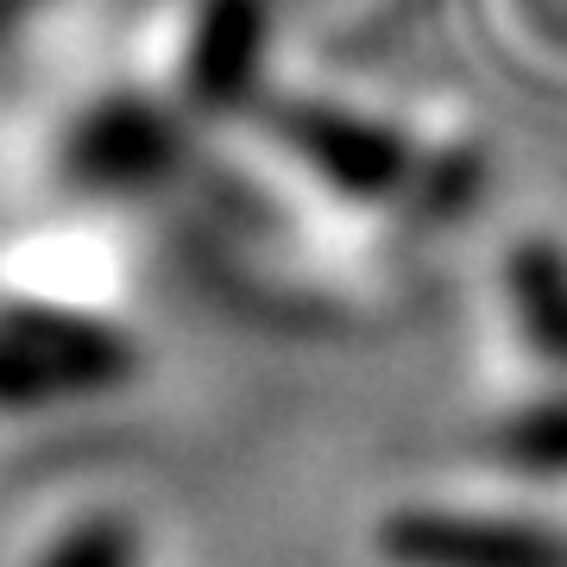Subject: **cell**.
Listing matches in <instances>:
<instances>
[{
  "mask_svg": "<svg viewBox=\"0 0 567 567\" xmlns=\"http://www.w3.org/2000/svg\"><path fill=\"white\" fill-rule=\"evenodd\" d=\"M278 133L297 145V158L316 171L322 183H334L341 196H360V203H379L398 183L410 177V152L404 140L379 121H360V114H341V107H284Z\"/></svg>",
  "mask_w": 567,
  "mask_h": 567,
  "instance_id": "obj_3",
  "label": "cell"
},
{
  "mask_svg": "<svg viewBox=\"0 0 567 567\" xmlns=\"http://www.w3.org/2000/svg\"><path fill=\"white\" fill-rule=\"evenodd\" d=\"M259 39H265L259 0H208L203 25H196V51H189V89L208 107H234L252 89Z\"/></svg>",
  "mask_w": 567,
  "mask_h": 567,
  "instance_id": "obj_5",
  "label": "cell"
},
{
  "mask_svg": "<svg viewBox=\"0 0 567 567\" xmlns=\"http://www.w3.org/2000/svg\"><path fill=\"white\" fill-rule=\"evenodd\" d=\"M133 341L63 309H0V410H44L133 379Z\"/></svg>",
  "mask_w": 567,
  "mask_h": 567,
  "instance_id": "obj_1",
  "label": "cell"
},
{
  "mask_svg": "<svg viewBox=\"0 0 567 567\" xmlns=\"http://www.w3.org/2000/svg\"><path fill=\"white\" fill-rule=\"evenodd\" d=\"M391 567H567V529L447 505H398L379 517Z\"/></svg>",
  "mask_w": 567,
  "mask_h": 567,
  "instance_id": "obj_2",
  "label": "cell"
},
{
  "mask_svg": "<svg viewBox=\"0 0 567 567\" xmlns=\"http://www.w3.org/2000/svg\"><path fill=\"white\" fill-rule=\"evenodd\" d=\"M492 454L524 480H567V391L511 410L492 429Z\"/></svg>",
  "mask_w": 567,
  "mask_h": 567,
  "instance_id": "obj_7",
  "label": "cell"
},
{
  "mask_svg": "<svg viewBox=\"0 0 567 567\" xmlns=\"http://www.w3.org/2000/svg\"><path fill=\"white\" fill-rule=\"evenodd\" d=\"M140 555H145L140 524L121 517V511H95L76 529H63L58 543L44 548L39 567H140Z\"/></svg>",
  "mask_w": 567,
  "mask_h": 567,
  "instance_id": "obj_8",
  "label": "cell"
},
{
  "mask_svg": "<svg viewBox=\"0 0 567 567\" xmlns=\"http://www.w3.org/2000/svg\"><path fill=\"white\" fill-rule=\"evenodd\" d=\"M505 290H511L524 341L536 347V360L567 372V246H555V240L511 246Z\"/></svg>",
  "mask_w": 567,
  "mask_h": 567,
  "instance_id": "obj_6",
  "label": "cell"
},
{
  "mask_svg": "<svg viewBox=\"0 0 567 567\" xmlns=\"http://www.w3.org/2000/svg\"><path fill=\"white\" fill-rule=\"evenodd\" d=\"M177 164V133L158 107L140 102H114L95 107L70 140V171L82 183H102V189H145Z\"/></svg>",
  "mask_w": 567,
  "mask_h": 567,
  "instance_id": "obj_4",
  "label": "cell"
}]
</instances>
